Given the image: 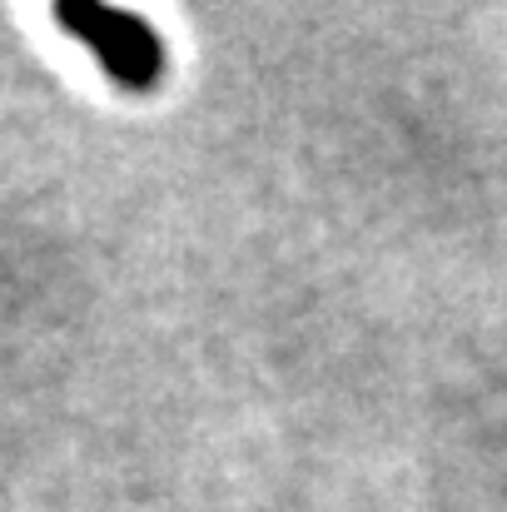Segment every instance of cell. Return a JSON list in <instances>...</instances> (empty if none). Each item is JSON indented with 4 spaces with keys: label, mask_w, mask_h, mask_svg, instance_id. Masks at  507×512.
<instances>
[{
    "label": "cell",
    "mask_w": 507,
    "mask_h": 512,
    "mask_svg": "<svg viewBox=\"0 0 507 512\" xmlns=\"http://www.w3.org/2000/svg\"><path fill=\"white\" fill-rule=\"evenodd\" d=\"M55 25L70 30L100 65L105 75L130 90V95H150L160 80H165V40L150 20L130 15V10H115V5H95V0H65L55 5Z\"/></svg>",
    "instance_id": "1"
}]
</instances>
